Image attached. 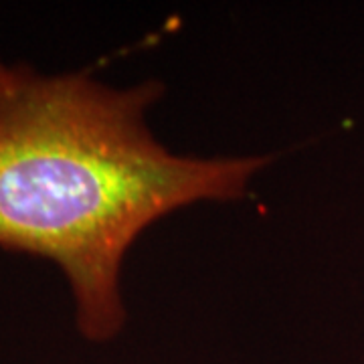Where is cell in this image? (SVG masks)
Listing matches in <instances>:
<instances>
[{"label":"cell","instance_id":"6da1fadb","mask_svg":"<svg viewBox=\"0 0 364 364\" xmlns=\"http://www.w3.org/2000/svg\"><path fill=\"white\" fill-rule=\"evenodd\" d=\"M162 87L117 90L90 73L11 67L0 81V247L55 263L79 334H119V273L158 219L200 200H235L272 158L170 152L146 124Z\"/></svg>","mask_w":364,"mask_h":364},{"label":"cell","instance_id":"7a4b0ae2","mask_svg":"<svg viewBox=\"0 0 364 364\" xmlns=\"http://www.w3.org/2000/svg\"><path fill=\"white\" fill-rule=\"evenodd\" d=\"M9 71H11V67L4 65V63L0 61V81H2V79H4V77H6V75H9Z\"/></svg>","mask_w":364,"mask_h":364}]
</instances>
